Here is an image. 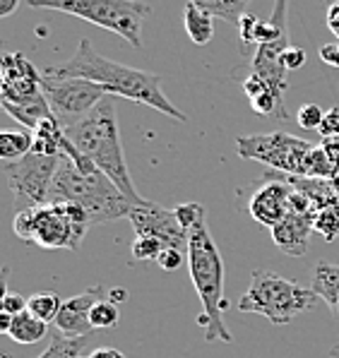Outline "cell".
Masks as SVG:
<instances>
[{
  "label": "cell",
  "instance_id": "cell-41",
  "mask_svg": "<svg viewBox=\"0 0 339 358\" xmlns=\"http://www.w3.org/2000/svg\"><path fill=\"white\" fill-rule=\"evenodd\" d=\"M111 299H125V291H116V289H113L111 291Z\"/></svg>",
  "mask_w": 339,
  "mask_h": 358
},
{
  "label": "cell",
  "instance_id": "cell-26",
  "mask_svg": "<svg viewBox=\"0 0 339 358\" xmlns=\"http://www.w3.org/2000/svg\"><path fill=\"white\" fill-rule=\"evenodd\" d=\"M173 214H176L178 224L185 231H190V229L195 227V224H200L202 219H207L205 207H202L200 202H183V205L173 207Z\"/></svg>",
  "mask_w": 339,
  "mask_h": 358
},
{
  "label": "cell",
  "instance_id": "cell-21",
  "mask_svg": "<svg viewBox=\"0 0 339 358\" xmlns=\"http://www.w3.org/2000/svg\"><path fill=\"white\" fill-rule=\"evenodd\" d=\"M193 3L205 13H210L212 17H219L224 22H238L253 0H193Z\"/></svg>",
  "mask_w": 339,
  "mask_h": 358
},
{
  "label": "cell",
  "instance_id": "cell-29",
  "mask_svg": "<svg viewBox=\"0 0 339 358\" xmlns=\"http://www.w3.org/2000/svg\"><path fill=\"white\" fill-rule=\"evenodd\" d=\"M185 260H188V255H185L183 250H176V248H164L161 255L157 257V264H159L164 272H178Z\"/></svg>",
  "mask_w": 339,
  "mask_h": 358
},
{
  "label": "cell",
  "instance_id": "cell-22",
  "mask_svg": "<svg viewBox=\"0 0 339 358\" xmlns=\"http://www.w3.org/2000/svg\"><path fill=\"white\" fill-rule=\"evenodd\" d=\"M87 344V337H68L63 332H53L51 334V344L43 351L39 358H80L82 349Z\"/></svg>",
  "mask_w": 339,
  "mask_h": 358
},
{
  "label": "cell",
  "instance_id": "cell-10",
  "mask_svg": "<svg viewBox=\"0 0 339 358\" xmlns=\"http://www.w3.org/2000/svg\"><path fill=\"white\" fill-rule=\"evenodd\" d=\"M41 90L51 103L53 113L60 120V125H70L80 120L85 113H89L108 92L101 85L82 77H48L43 75Z\"/></svg>",
  "mask_w": 339,
  "mask_h": 358
},
{
  "label": "cell",
  "instance_id": "cell-32",
  "mask_svg": "<svg viewBox=\"0 0 339 358\" xmlns=\"http://www.w3.org/2000/svg\"><path fill=\"white\" fill-rule=\"evenodd\" d=\"M320 135L322 137H332V135H339V106H332L325 111V120L320 125Z\"/></svg>",
  "mask_w": 339,
  "mask_h": 358
},
{
  "label": "cell",
  "instance_id": "cell-35",
  "mask_svg": "<svg viewBox=\"0 0 339 358\" xmlns=\"http://www.w3.org/2000/svg\"><path fill=\"white\" fill-rule=\"evenodd\" d=\"M322 150H325L327 157L339 166V135H332V137H322Z\"/></svg>",
  "mask_w": 339,
  "mask_h": 358
},
{
  "label": "cell",
  "instance_id": "cell-30",
  "mask_svg": "<svg viewBox=\"0 0 339 358\" xmlns=\"http://www.w3.org/2000/svg\"><path fill=\"white\" fill-rule=\"evenodd\" d=\"M27 306H29V299H24V296L20 294H5L3 299H0V313H8V315H22V313L27 310Z\"/></svg>",
  "mask_w": 339,
  "mask_h": 358
},
{
  "label": "cell",
  "instance_id": "cell-5",
  "mask_svg": "<svg viewBox=\"0 0 339 358\" xmlns=\"http://www.w3.org/2000/svg\"><path fill=\"white\" fill-rule=\"evenodd\" d=\"M318 296L313 289H305L294 279L277 274L275 269H258L250 279V286L238 301L240 313H258L272 324H289L294 317L313 310Z\"/></svg>",
  "mask_w": 339,
  "mask_h": 358
},
{
  "label": "cell",
  "instance_id": "cell-23",
  "mask_svg": "<svg viewBox=\"0 0 339 358\" xmlns=\"http://www.w3.org/2000/svg\"><path fill=\"white\" fill-rule=\"evenodd\" d=\"M60 308H63V299H60L58 294L39 291V294L29 296V306H27V310H29L34 317H39V320L53 324L58 317V313H60Z\"/></svg>",
  "mask_w": 339,
  "mask_h": 358
},
{
  "label": "cell",
  "instance_id": "cell-15",
  "mask_svg": "<svg viewBox=\"0 0 339 358\" xmlns=\"http://www.w3.org/2000/svg\"><path fill=\"white\" fill-rule=\"evenodd\" d=\"M315 231V212H289L277 227L270 229L272 241L289 257H303Z\"/></svg>",
  "mask_w": 339,
  "mask_h": 358
},
{
  "label": "cell",
  "instance_id": "cell-25",
  "mask_svg": "<svg viewBox=\"0 0 339 358\" xmlns=\"http://www.w3.org/2000/svg\"><path fill=\"white\" fill-rule=\"evenodd\" d=\"M315 231L325 241H335L339 236V207H322L315 212Z\"/></svg>",
  "mask_w": 339,
  "mask_h": 358
},
{
  "label": "cell",
  "instance_id": "cell-9",
  "mask_svg": "<svg viewBox=\"0 0 339 358\" xmlns=\"http://www.w3.org/2000/svg\"><path fill=\"white\" fill-rule=\"evenodd\" d=\"M15 236L24 243H34L43 250H80L87 231L75 229L68 219L60 214L56 205H43L15 214Z\"/></svg>",
  "mask_w": 339,
  "mask_h": 358
},
{
  "label": "cell",
  "instance_id": "cell-6",
  "mask_svg": "<svg viewBox=\"0 0 339 358\" xmlns=\"http://www.w3.org/2000/svg\"><path fill=\"white\" fill-rule=\"evenodd\" d=\"M27 5L34 10H56L80 17L113 31L133 48H142V24L152 13V5L142 0H27Z\"/></svg>",
  "mask_w": 339,
  "mask_h": 358
},
{
  "label": "cell",
  "instance_id": "cell-28",
  "mask_svg": "<svg viewBox=\"0 0 339 358\" xmlns=\"http://www.w3.org/2000/svg\"><path fill=\"white\" fill-rule=\"evenodd\" d=\"M322 120H325V111L318 103H303L296 111V123L303 130H320Z\"/></svg>",
  "mask_w": 339,
  "mask_h": 358
},
{
  "label": "cell",
  "instance_id": "cell-4",
  "mask_svg": "<svg viewBox=\"0 0 339 358\" xmlns=\"http://www.w3.org/2000/svg\"><path fill=\"white\" fill-rule=\"evenodd\" d=\"M188 269L190 282H193L202 303V315L198 317V322L205 327V339H219L231 344L233 337L224 322V308H226V301H224V260L210 229H207V219H202L200 224L190 229Z\"/></svg>",
  "mask_w": 339,
  "mask_h": 358
},
{
  "label": "cell",
  "instance_id": "cell-18",
  "mask_svg": "<svg viewBox=\"0 0 339 358\" xmlns=\"http://www.w3.org/2000/svg\"><path fill=\"white\" fill-rule=\"evenodd\" d=\"M183 24L188 38L193 43H198V46H207L212 41V36H215V17L198 8L193 0H188L183 8Z\"/></svg>",
  "mask_w": 339,
  "mask_h": 358
},
{
  "label": "cell",
  "instance_id": "cell-31",
  "mask_svg": "<svg viewBox=\"0 0 339 358\" xmlns=\"http://www.w3.org/2000/svg\"><path fill=\"white\" fill-rule=\"evenodd\" d=\"M305 51L303 48H298V46H289L287 51L282 53V65H284V70H298V68H303L305 65Z\"/></svg>",
  "mask_w": 339,
  "mask_h": 358
},
{
  "label": "cell",
  "instance_id": "cell-37",
  "mask_svg": "<svg viewBox=\"0 0 339 358\" xmlns=\"http://www.w3.org/2000/svg\"><path fill=\"white\" fill-rule=\"evenodd\" d=\"M89 358H125L123 356V351H118V349H94L89 354Z\"/></svg>",
  "mask_w": 339,
  "mask_h": 358
},
{
  "label": "cell",
  "instance_id": "cell-2",
  "mask_svg": "<svg viewBox=\"0 0 339 358\" xmlns=\"http://www.w3.org/2000/svg\"><path fill=\"white\" fill-rule=\"evenodd\" d=\"M56 202H73L82 207L89 214L92 227L125 219L135 207H140L135 200L125 197L89 157L75 150L68 137L60 147V164L53 178L48 205H56Z\"/></svg>",
  "mask_w": 339,
  "mask_h": 358
},
{
  "label": "cell",
  "instance_id": "cell-14",
  "mask_svg": "<svg viewBox=\"0 0 339 358\" xmlns=\"http://www.w3.org/2000/svg\"><path fill=\"white\" fill-rule=\"evenodd\" d=\"M101 294L103 289L99 284L96 286H89L87 291H82V294L73 296V299L63 301V308H60L56 322H53V327L58 329V332L68 334V337H89L92 334V308H94L96 301H101Z\"/></svg>",
  "mask_w": 339,
  "mask_h": 358
},
{
  "label": "cell",
  "instance_id": "cell-40",
  "mask_svg": "<svg viewBox=\"0 0 339 358\" xmlns=\"http://www.w3.org/2000/svg\"><path fill=\"white\" fill-rule=\"evenodd\" d=\"M330 183H332V188H335V192H337V200H339V173L335 176V178L330 180Z\"/></svg>",
  "mask_w": 339,
  "mask_h": 358
},
{
  "label": "cell",
  "instance_id": "cell-42",
  "mask_svg": "<svg viewBox=\"0 0 339 358\" xmlns=\"http://www.w3.org/2000/svg\"><path fill=\"white\" fill-rule=\"evenodd\" d=\"M330 358H339V344H335V346L330 349Z\"/></svg>",
  "mask_w": 339,
  "mask_h": 358
},
{
  "label": "cell",
  "instance_id": "cell-13",
  "mask_svg": "<svg viewBox=\"0 0 339 358\" xmlns=\"http://www.w3.org/2000/svg\"><path fill=\"white\" fill-rule=\"evenodd\" d=\"M0 70H3V90H0L3 101H20L43 92V73H39L34 63L22 53H5Z\"/></svg>",
  "mask_w": 339,
  "mask_h": 358
},
{
  "label": "cell",
  "instance_id": "cell-20",
  "mask_svg": "<svg viewBox=\"0 0 339 358\" xmlns=\"http://www.w3.org/2000/svg\"><path fill=\"white\" fill-rule=\"evenodd\" d=\"M34 150V135L31 130H3L0 132V159L5 164L20 162Z\"/></svg>",
  "mask_w": 339,
  "mask_h": 358
},
{
  "label": "cell",
  "instance_id": "cell-43",
  "mask_svg": "<svg viewBox=\"0 0 339 358\" xmlns=\"http://www.w3.org/2000/svg\"><path fill=\"white\" fill-rule=\"evenodd\" d=\"M325 3H327V5H335V3H339V0H325Z\"/></svg>",
  "mask_w": 339,
  "mask_h": 358
},
{
  "label": "cell",
  "instance_id": "cell-3",
  "mask_svg": "<svg viewBox=\"0 0 339 358\" xmlns=\"http://www.w3.org/2000/svg\"><path fill=\"white\" fill-rule=\"evenodd\" d=\"M65 137H68L75 150L82 152L85 157H89L118 185L125 197L135 200L138 205H147L150 202L140 195L133 178H130V169L128 162H125L123 142H120V132H118L116 103H113L111 94L103 96L80 120L65 125Z\"/></svg>",
  "mask_w": 339,
  "mask_h": 358
},
{
  "label": "cell",
  "instance_id": "cell-12",
  "mask_svg": "<svg viewBox=\"0 0 339 358\" xmlns=\"http://www.w3.org/2000/svg\"><path fill=\"white\" fill-rule=\"evenodd\" d=\"M289 200H291V188L284 183L282 173L280 176H265V183L248 200V214L260 224V227H277L284 217L289 214Z\"/></svg>",
  "mask_w": 339,
  "mask_h": 358
},
{
  "label": "cell",
  "instance_id": "cell-33",
  "mask_svg": "<svg viewBox=\"0 0 339 358\" xmlns=\"http://www.w3.org/2000/svg\"><path fill=\"white\" fill-rule=\"evenodd\" d=\"M318 56L322 63L332 65V68H339V41H332V43H322Z\"/></svg>",
  "mask_w": 339,
  "mask_h": 358
},
{
  "label": "cell",
  "instance_id": "cell-17",
  "mask_svg": "<svg viewBox=\"0 0 339 358\" xmlns=\"http://www.w3.org/2000/svg\"><path fill=\"white\" fill-rule=\"evenodd\" d=\"M310 289L320 301H325L330 306V310L339 313V264L320 260L315 264Z\"/></svg>",
  "mask_w": 339,
  "mask_h": 358
},
{
  "label": "cell",
  "instance_id": "cell-34",
  "mask_svg": "<svg viewBox=\"0 0 339 358\" xmlns=\"http://www.w3.org/2000/svg\"><path fill=\"white\" fill-rule=\"evenodd\" d=\"M255 24H258V17H255V15H248V13H245L243 17L238 20V31H240V41H243V43L253 41Z\"/></svg>",
  "mask_w": 339,
  "mask_h": 358
},
{
  "label": "cell",
  "instance_id": "cell-16",
  "mask_svg": "<svg viewBox=\"0 0 339 358\" xmlns=\"http://www.w3.org/2000/svg\"><path fill=\"white\" fill-rule=\"evenodd\" d=\"M0 101H3V99H0ZM3 108L8 111L10 118H15L20 125H24V130H31V132L39 128V123H43L46 118L56 115L43 92L29 99H20V101H3Z\"/></svg>",
  "mask_w": 339,
  "mask_h": 358
},
{
  "label": "cell",
  "instance_id": "cell-19",
  "mask_svg": "<svg viewBox=\"0 0 339 358\" xmlns=\"http://www.w3.org/2000/svg\"><path fill=\"white\" fill-rule=\"evenodd\" d=\"M48 334V322L39 320V317H34L29 310H24L22 315H15L13 317V324H10V332L8 337L13 341H17V344H36V341H41L43 337Z\"/></svg>",
  "mask_w": 339,
  "mask_h": 358
},
{
  "label": "cell",
  "instance_id": "cell-8",
  "mask_svg": "<svg viewBox=\"0 0 339 358\" xmlns=\"http://www.w3.org/2000/svg\"><path fill=\"white\" fill-rule=\"evenodd\" d=\"M315 145L294 137L289 132H265V135H243L236 137V150L240 159L260 162L275 169L277 173L303 176L305 159Z\"/></svg>",
  "mask_w": 339,
  "mask_h": 358
},
{
  "label": "cell",
  "instance_id": "cell-7",
  "mask_svg": "<svg viewBox=\"0 0 339 358\" xmlns=\"http://www.w3.org/2000/svg\"><path fill=\"white\" fill-rule=\"evenodd\" d=\"M60 157L29 152L20 162L5 164V178H8L10 192H13L15 214L27 209L43 207L51 200L53 178H56Z\"/></svg>",
  "mask_w": 339,
  "mask_h": 358
},
{
  "label": "cell",
  "instance_id": "cell-38",
  "mask_svg": "<svg viewBox=\"0 0 339 358\" xmlns=\"http://www.w3.org/2000/svg\"><path fill=\"white\" fill-rule=\"evenodd\" d=\"M20 8V0H0V17H10Z\"/></svg>",
  "mask_w": 339,
  "mask_h": 358
},
{
  "label": "cell",
  "instance_id": "cell-44",
  "mask_svg": "<svg viewBox=\"0 0 339 358\" xmlns=\"http://www.w3.org/2000/svg\"><path fill=\"white\" fill-rule=\"evenodd\" d=\"M3 358H10V356H3Z\"/></svg>",
  "mask_w": 339,
  "mask_h": 358
},
{
  "label": "cell",
  "instance_id": "cell-27",
  "mask_svg": "<svg viewBox=\"0 0 339 358\" xmlns=\"http://www.w3.org/2000/svg\"><path fill=\"white\" fill-rule=\"evenodd\" d=\"M164 245L157 238H150V236H135L133 241V257L140 262H150L157 260L161 255Z\"/></svg>",
  "mask_w": 339,
  "mask_h": 358
},
{
  "label": "cell",
  "instance_id": "cell-36",
  "mask_svg": "<svg viewBox=\"0 0 339 358\" xmlns=\"http://www.w3.org/2000/svg\"><path fill=\"white\" fill-rule=\"evenodd\" d=\"M327 27H330V31L337 36V41H339V3L327 8Z\"/></svg>",
  "mask_w": 339,
  "mask_h": 358
},
{
  "label": "cell",
  "instance_id": "cell-11",
  "mask_svg": "<svg viewBox=\"0 0 339 358\" xmlns=\"http://www.w3.org/2000/svg\"><path fill=\"white\" fill-rule=\"evenodd\" d=\"M128 219L135 229V236H150V238L159 241L164 248H176V250L188 252L190 231L180 227L173 209L147 202V205L135 207Z\"/></svg>",
  "mask_w": 339,
  "mask_h": 358
},
{
  "label": "cell",
  "instance_id": "cell-1",
  "mask_svg": "<svg viewBox=\"0 0 339 358\" xmlns=\"http://www.w3.org/2000/svg\"><path fill=\"white\" fill-rule=\"evenodd\" d=\"M48 77H82V80H92L101 85L111 96L130 99L142 106H150L168 118L178 120V123H188V115L173 106L168 96L164 94L161 82L164 77L157 73H147V70L128 68L123 63H113V60L103 58L96 53V48L89 43V38H82L78 43V51L68 60L58 65H48L41 70Z\"/></svg>",
  "mask_w": 339,
  "mask_h": 358
},
{
  "label": "cell",
  "instance_id": "cell-39",
  "mask_svg": "<svg viewBox=\"0 0 339 358\" xmlns=\"http://www.w3.org/2000/svg\"><path fill=\"white\" fill-rule=\"evenodd\" d=\"M10 324H13V315H8V313H0V332L8 334Z\"/></svg>",
  "mask_w": 339,
  "mask_h": 358
},
{
  "label": "cell",
  "instance_id": "cell-24",
  "mask_svg": "<svg viewBox=\"0 0 339 358\" xmlns=\"http://www.w3.org/2000/svg\"><path fill=\"white\" fill-rule=\"evenodd\" d=\"M92 327L94 329H108V327H116L120 320V310H118V303L113 301H96L94 308H92Z\"/></svg>",
  "mask_w": 339,
  "mask_h": 358
}]
</instances>
